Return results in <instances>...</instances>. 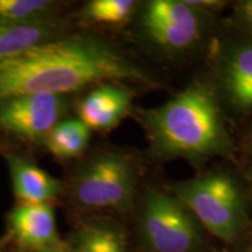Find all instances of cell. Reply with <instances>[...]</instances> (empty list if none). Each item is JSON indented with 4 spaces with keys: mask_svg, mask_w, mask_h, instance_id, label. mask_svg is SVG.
I'll return each mask as SVG.
<instances>
[{
    "mask_svg": "<svg viewBox=\"0 0 252 252\" xmlns=\"http://www.w3.org/2000/svg\"><path fill=\"white\" fill-rule=\"evenodd\" d=\"M109 82L157 86L156 80L124 53L93 34L60 36L0 59V100L39 93L65 96Z\"/></svg>",
    "mask_w": 252,
    "mask_h": 252,
    "instance_id": "6da1fadb",
    "label": "cell"
},
{
    "mask_svg": "<svg viewBox=\"0 0 252 252\" xmlns=\"http://www.w3.org/2000/svg\"><path fill=\"white\" fill-rule=\"evenodd\" d=\"M150 154L160 161L203 162L232 159L235 146L226 128L219 94L207 81H195L162 105L137 113Z\"/></svg>",
    "mask_w": 252,
    "mask_h": 252,
    "instance_id": "7a4b0ae2",
    "label": "cell"
},
{
    "mask_svg": "<svg viewBox=\"0 0 252 252\" xmlns=\"http://www.w3.org/2000/svg\"><path fill=\"white\" fill-rule=\"evenodd\" d=\"M174 194L201 225L224 242H234L245 223L244 198L238 182L225 172H208L172 185Z\"/></svg>",
    "mask_w": 252,
    "mask_h": 252,
    "instance_id": "3957f363",
    "label": "cell"
},
{
    "mask_svg": "<svg viewBox=\"0 0 252 252\" xmlns=\"http://www.w3.org/2000/svg\"><path fill=\"white\" fill-rule=\"evenodd\" d=\"M139 174L133 154L104 151L78 167L71 179V195L82 207L125 212L135 197Z\"/></svg>",
    "mask_w": 252,
    "mask_h": 252,
    "instance_id": "277c9868",
    "label": "cell"
},
{
    "mask_svg": "<svg viewBox=\"0 0 252 252\" xmlns=\"http://www.w3.org/2000/svg\"><path fill=\"white\" fill-rule=\"evenodd\" d=\"M137 30L152 48L181 55L195 48L206 32V14L186 0H151L137 11Z\"/></svg>",
    "mask_w": 252,
    "mask_h": 252,
    "instance_id": "5b68a950",
    "label": "cell"
},
{
    "mask_svg": "<svg viewBox=\"0 0 252 252\" xmlns=\"http://www.w3.org/2000/svg\"><path fill=\"white\" fill-rule=\"evenodd\" d=\"M140 231L153 252H194L202 242L193 213L174 194L154 187L141 203Z\"/></svg>",
    "mask_w": 252,
    "mask_h": 252,
    "instance_id": "8992f818",
    "label": "cell"
},
{
    "mask_svg": "<svg viewBox=\"0 0 252 252\" xmlns=\"http://www.w3.org/2000/svg\"><path fill=\"white\" fill-rule=\"evenodd\" d=\"M67 110L62 94H26L0 100V130L20 139L43 143Z\"/></svg>",
    "mask_w": 252,
    "mask_h": 252,
    "instance_id": "52a82bcc",
    "label": "cell"
},
{
    "mask_svg": "<svg viewBox=\"0 0 252 252\" xmlns=\"http://www.w3.org/2000/svg\"><path fill=\"white\" fill-rule=\"evenodd\" d=\"M216 91L235 112H252V40L237 41L223 50Z\"/></svg>",
    "mask_w": 252,
    "mask_h": 252,
    "instance_id": "ba28073f",
    "label": "cell"
},
{
    "mask_svg": "<svg viewBox=\"0 0 252 252\" xmlns=\"http://www.w3.org/2000/svg\"><path fill=\"white\" fill-rule=\"evenodd\" d=\"M133 97L131 88L123 83H100L78 102V119L90 130H112L132 112Z\"/></svg>",
    "mask_w": 252,
    "mask_h": 252,
    "instance_id": "9c48e42d",
    "label": "cell"
},
{
    "mask_svg": "<svg viewBox=\"0 0 252 252\" xmlns=\"http://www.w3.org/2000/svg\"><path fill=\"white\" fill-rule=\"evenodd\" d=\"M8 223L20 247L34 251L55 247V214L49 203H20L9 213Z\"/></svg>",
    "mask_w": 252,
    "mask_h": 252,
    "instance_id": "30bf717a",
    "label": "cell"
},
{
    "mask_svg": "<svg viewBox=\"0 0 252 252\" xmlns=\"http://www.w3.org/2000/svg\"><path fill=\"white\" fill-rule=\"evenodd\" d=\"M7 163L14 194L21 203H49L61 193V182L26 158L7 153Z\"/></svg>",
    "mask_w": 252,
    "mask_h": 252,
    "instance_id": "8fae6325",
    "label": "cell"
},
{
    "mask_svg": "<svg viewBox=\"0 0 252 252\" xmlns=\"http://www.w3.org/2000/svg\"><path fill=\"white\" fill-rule=\"evenodd\" d=\"M63 24L55 18L30 24L0 21V59L11 58L60 37Z\"/></svg>",
    "mask_w": 252,
    "mask_h": 252,
    "instance_id": "7c38bea8",
    "label": "cell"
},
{
    "mask_svg": "<svg viewBox=\"0 0 252 252\" xmlns=\"http://www.w3.org/2000/svg\"><path fill=\"white\" fill-rule=\"evenodd\" d=\"M91 130L80 119H67L56 124L47 134L43 144L59 159H72L84 152Z\"/></svg>",
    "mask_w": 252,
    "mask_h": 252,
    "instance_id": "4fadbf2b",
    "label": "cell"
},
{
    "mask_svg": "<svg viewBox=\"0 0 252 252\" xmlns=\"http://www.w3.org/2000/svg\"><path fill=\"white\" fill-rule=\"evenodd\" d=\"M76 252H127L124 232L111 223H91L78 230Z\"/></svg>",
    "mask_w": 252,
    "mask_h": 252,
    "instance_id": "5bb4252c",
    "label": "cell"
},
{
    "mask_svg": "<svg viewBox=\"0 0 252 252\" xmlns=\"http://www.w3.org/2000/svg\"><path fill=\"white\" fill-rule=\"evenodd\" d=\"M60 6L50 0H0V21L30 24L54 18Z\"/></svg>",
    "mask_w": 252,
    "mask_h": 252,
    "instance_id": "9a60e30c",
    "label": "cell"
},
{
    "mask_svg": "<svg viewBox=\"0 0 252 252\" xmlns=\"http://www.w3.org/2000/svg\"><path fill=\"white\" fill-rule=\"evenodd\" d=\"M139 5L134 0H93L81 9V18L94 24L122 25L137 13Z\"/></svg>",
    "mask_w": 252,
    "mask_h": 252,
    "instance_id": "2e32d148",
    "label": "cell"
},
{
    "mask_svg": "<svg viewBox=\"0 0 252 252\" xmlns=\"http://www.w3.org/2000/svg\"><path fill=\"white\" fill-rule=\"evenodd\" d=\"M235 20L252 35V0L239 1L235 6Z\"/></svg>",
    "mask_w": 252,
    "mask_h": 252,
    "instance_id": "e0dca14e",
    "label": "cell"
},
{
    "mask_svg": "<svg viewBox=\"0 0 252 252\" xmlns=\"http://www.w3.org/2000/svg\"><path fill=\"white\" fill-rule=\"evenodd\" d=\"M186 2L198 9V11L203 12L204 14L220 9L225 4L224 1H220V0H186Z\"/></svg>",
    "mask_w": 252,
    "mask_h": 252,
    "instance_id": "ac0fdd59",
    "label": "cell"
},
{
    "mask_svg": "<svg viewBox=\"0 0 252 252\" xmlns=\"http://www.w3.org/2000/svg\"><path fill=\"white\" fill-rule=\"evenodd\" d=\"M34 252H65L61 250V249L56 248V247H50V248H46V249H42V250H39V251H34Z\"/></svg>",
    "mask_w": 252,
    "mask_h": 252,
    "instance_id": "d6986e66",
    "label": "cell"
},
{
    "mask_svg": "<svg viewBox=\"0 0 252 252\" xmlns=\"http://www.w3.org/2000/svg\"><path fill=\"white\" fill-rule=\"evenodd\" d=\"M249 143H250V146H251V149H252V130L250 132V135H249Z\"/></svg>",
    "mask_w": 252,
    "mask_h": 252,
    "instance_id": "ffe728a7",
    "label": "cell"
},
{
    "mask_svg": "<svg viewBox=\"0 0 252 252\" xmlns=\"http://www.w3.org/2000/svg\"><path fill=\"white\" fill-rule=\"evenodd\" d=\"M0 252H1V244H0Z\"/></svg>",
    "mask_w": 252,
    "mask_h": 252,
    "instance_id": "44dd1931",
    "label": "cell"
},
{
    "mask_svg": "<svg viewBox=\"0 0 252 252\" xmlns=\"http://www.w3.org/2000/svg\"><path fill=\"white\" fill-rule=\"evenodd\" d=\"M250 252H252V245H251V249H250Z\"/></svg>",
    "mask_w": 252,
    "mask_h": 252,
    "instance_id": "7402d4cb",
    "label": "cell"
}]
</instances>
